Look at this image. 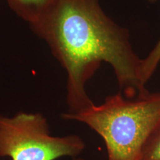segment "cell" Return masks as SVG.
Masks as SVG:
<instances>
[{
	"label": "cell",
	"mask_w": 160,
	"mask_h": 160,
	"mask_svg": "<svg viewBox=\"0 0 160 160\" xmlns=\"http://www.w3.org/2000/svg\"><path fill=\"white\" fill-rule=\"evenodd\" d=\"M74 160H85V159H76Z\"/></svg>",
	"instance_id": "ba28073f"
},
{
	"label": "cell",
	"mask_w": 160,
	"mask_h": 160,
	"mask_svg": "<svg viewBox=\"0 0 160 160\" xmlns=\"http://www.w3.org/2000/svg\"><path fill=\"white\" fill-rule=\"evenodd\" d=\"M62 119L87 125L102 138L107 160H141L152 135L160 128V92L130 99L121 92L108 97L99 105Z\"/></svg>",
	"instance_id": "7a4b0ae2"
},
{
	"label": "cell",
	"mask_w": 160,
	"mask_h": 160,
	"mask_svg": "<svg viewBox=\"0 0 160 160\" xmlns=\"http://www.w3.org/2000/svg\"><path fill=\"white\" fill-rule=\"evenodd\" d=\"M11 9L24 21L34 25L42 19L57 0H6Z\"/></svg>",
	"instance_id": "277c9868"
},
{
	"label": "cell",
	"mask_w": 160,
	"mask_h": 160,
	"mask_svg": "<svg viewBox=\"0 0 160 160\" xmlns=\"http://www.w3.org/2000/svg\"><path fill=\"white\" fill-rule=\"evenodd\" d=\"M141 160H160V128L148 141Z\"/></svg>",
	"instance_id": "8992f818"
},
{
	"label": "cell",
	"mask_w": 160,
	"mask_h": 160,
	"mask_svg": "<svg viewBox=\"0 0 160 160\" xmlns=\"http://www.w3.org/2000/svg\"><path fill=\"white\" fill-rule=\"evenodd\" d=\"M85 148L77 135L53 137L47 119L39 113L0 114V158L11 160H56L77 157Z\"/></svg>",
	"instance_id": "3957f363"
},
{
	"label": "cell",
	"mask_w": 160,
	"mask_h": 160,
	"mask_svg": "<svg viewBox=\"0 0 160 160\" xmlns=\"http://www.w3.org/2000/svg\"><path fill=\"white\" fill-rule=\"evenodd\" d=\"M148 1L150 3H152V4H153V3L157 2V0H148Z\"/></svg>",
	"instance_id": "52a82bcc"
},
{
	"label": "cell",
	"mask_w": 160,
	"mask_h": 160,
	"mask_svg": "<svg viewBox=\"0 0 160 160\" xmlns=\"http://www.w3.org/2000/svg\"><path fill=\"white\" fill-rule=\"evenodd\" d=\"M31 28L66 71L69 113L94 104L85 85L102 62L112 67L125 98L149 93L142 80V58L132 46L129 31L106 14L99 0H57Z\"/></svg>",
	"instance_id": "6da1fadb"
},
{
	"label": "cell",
	"mask_w": 160,
	"mask_h": 160,
	"mask_svg": "<svg viewBox=\"0 0 160 160\" xmlns=\"http://www.w3.org/2000/svg\"><path fill=\"white\" fill-rule=\"evenodd\" d=\"M160 63V39L145 58L142 59L141 76L146 85L157 71Z\"/></svg>",
	"instance_id": "5b68a950"
}]
</instances>
